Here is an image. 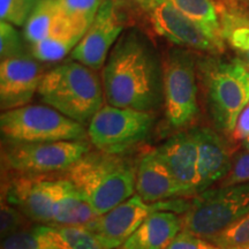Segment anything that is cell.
I'll list each match as a JSON object with an SVG mask.
<instances>
[{
    "label": "cell",
    "mask_w": 249,
    "mask_h": 249,
    "mask_svg": "<svg viewBox=\"0 0 249 249\" xmlns=\"http://www.w3.org/2000/svg\"><path fill=\"white\" fill-rule=\"evenodd\" d=\"M102 83L108 105L151 112L164 101L163 64L139 30L121 34L103 67Z\"/></svg>",
    "instance_id": "cell-1"
},
{
    "label": "cell",
    "mask_w": 249,
    "mask_h": 249,
    "mask_svg": "<svg viewBox=\"0 0 249 249\" xmlns=\"http://www.w3.org/2000/svg\"><path fill=\"white\" fill-rule=\"evenodd\" d=\"M101 216L136 192V163L121 154L90 150L61 173Z\"/></svg>",
    "instance_id": "cell-2"
},
{
    "label": "cell",
    "mask_w": 249,
    "mask_h": 249,
    "mask_svg": "<svg viewBox=\"0 0 249 249\" xmlns=\"http://www.w3.org/2000/svg\"><path fill=\"white\" fill-rule=\"evenodd\" d=\"M37 93L44 104L86 127L105 99L96 71L75 60L46 71Z\"/></svg>",
    "instance_id": "cell-3"
},
{
    "label": "cell",
    "mask_w": 249,
    "mask_h": 249,
    "mask_svg": "<svg viewBox=\"0 0 249 249\" xmlns=\"http://www.w3.org/2000/svg\"><path fill=\"white\" fill-rule=\"evenodd\" d=\"M208 110L216 128L231 135L249 104V71L241 59L208 58L198 65Z\"/></svg>",
    "instance_id": "cell-4"
},
{
    "label": "cell",
    "mask_w": 249,
    "mask_h": 249,
    "mask_svg": "<svg viewBox=\"0 0 249 249\" xmlns=\"http://www.w3.org/2000/svg\"><path fill=\"white\" fill-rule=\"evenodd\" d=\"M249 213V182L209 188L191 197L182 231L210 240Z\"/></svg>",
    "instance_id": "cell-5"
},
{
    "label": "cell",
    "mask_w": 249,
    "mask_h": 249,
    "mask_svg": "<svg viewBox=\"0 0 249 249\" xmlns=\"http://www.w3.org/2000/svg\"><path fill=\"white\" fill-rule=\"evenodd\" d=\"M0 132L6 142L12 143L82 141L89 139L86 126L46 104H28L4 111L0 116Z\"/></svg>",
    "instance_id": "cell-6"
},
{
    "label": "cell",
    "mask_w": 249,
    "mask_h": 249,
    "mask_svg": "<svg viewBox=\"0 0 249 249\" xmlns=\"http://www.w3.org/2000/svg\"><path fill=\"white\" fill-rule=\"evenodd\" d=\"M88 140L45 143L6 142L1 151L5 173L22 176H51L71 169L91 150Z\"/></svg>",
    "instance_id": "cell-7"
},
{
    "label": "cell",
    "mask_w": 249,
    "mask_h": 249,
    "mask_svg": "<svg viewBox=\"0 0 249 249\" xmlns=\"http://www.w3.org/2000/svg\"><path fill=\"white\" fill-rule=\"evenodd\" d=\"M154 123L152 112L107 104L93 116L87 128L89 141L97 150L123 155L148 138Z\"/></svg>",
    "instance_id": "cell-8"
},
{
    "label": "cell",
    "mask_w": 249,
    "mask_h": 249,
    "mask_svg": "<svg viewBox=\"0 0 249 249\" xmlns=\"http://www.w3.org/2000/svg\"><path fill=\"white\" fill-rule=\"evenodd\" d=\"M165 116L174 128L191 124L198 113L195 60L191 52L173 49L163 62Z\"/></svg>",
    "instance_id": "cell-9"
},
{
    "label": "cell",
    "mask_w": 249,
    "mask_h": 249,
    "mask_svg": "<svg viewBox=\"0 0 249 249\" xmlns=\"http://www.w3.org/2000/svg\"><path fill=\"white\" fill-rule=\"evenodd\" d=\"M1 200L18 208L35 224L51 225L54 205L66 187L60 174L22 176L5 173Z\"/></svg>",
    "instance_id": "cell-10"
},
{
    "label": "cell",
    "mask_w": 249,
    "mask_h": 249,
    "mask_svg": "<svg viewBox=\"0 0 249 249\" xmlns=\"http://www.w3.org/2000/svg\"><path fill=\"white\" fill-rule=\"evenodd\" d=\"M145 8L150 12L156 33L174 44L210 53H219L225 49V44L214 39L203 27L178 11L170 2L158 1L147 5Z\"/></svg>",
    "instance_id": "cell-11"
},
{
    "label": "cell",
    "mask_w": 249,
    "mask_h": 249,
    "mask_svg": "<svg viewBox=\"0 0 249 249\" xmlns=\"http://www.w3.org/2000/svg\"><path fill=\"white\" fill-rule=\"evenodd\" d=\"M124 30L113 0H103L95 20L71 53V60L93 71L104 67L111 50Z\"/></svg>",
    "instance_id": "cell-12"
},
{
    "label": "cell",
    "mask_w": 249,
    "mask_h": 249,
    "mask_svg": "<svg viewBox=\"0 0 249 249\" xmlns=\"http://www.w3.org/2000/svg\"><path fill=\"white\" fill-rule=\"evenodd\" d=\"M45 75L33 55L8 58L0 64V108L8 111L29 104Z\"/></svg>",
    "instance_id": "cell-13"
},
{
    "label": "cell",
    "mask_w": 249,
    "mask_h": 249,
    "mask_svg": "<svg viewBox=\"0 0 249 249\" xmlns=\"http://www.w3.org/2000/svg\"><path fill=\"white\" fill-rule=\"evenodd\" d=\"M156 210H158L157 203L149 204L136 194L107 213L98 216L87 227L105 248L117 249L124 246L145 218Z\"/></svg>",
    "instance_id": "cell-14"
},
{
    "label": "cell",
    "mask_w": 249,
    "mask_h": 249,
    "mask_svg": "<svg viewBox=\"0 0 249 249\" xmlns=\"http://www.w3.org/2000/svg\"><path fill=\"white\" fill-rule=\"evenodd\" d=\"M187 198L197 195L198 148L194 129L179 132L156 148Z\"/></svg>",
    "instance_id": "cell-15"
},
{
    "label": "cell",
    "mask_w": 249,
    "mask_h": 249,
    "mask_svg": "<svg viewBox=\"0 0 249 249\" xmlns=\"http://www.w3.org/2000/svg\"><path fill=\"white\" fill-rule=\"evenodd\" d=\"M193 129L198 148V195L226 178L231 171L233 156L225 140L213 129L208 127Z\"/></svg>",
    "instance_id": "cell-16"
},
{
    "label": "cell",
    "mask_w": 249,
    "mask_h": 249,
    "mask_svg": "<svg viewBox=\"0 0 249 249\" xmlns=\"http://www.w3.org/2000/svg\"><path fill=\"white\" fill-rule=\"evenodd\" d=\"M136 194L149 204L185 197L156 149L143 154L136 163Z\"/></svg>",
    "instance_id": "cell-17"
},
{
    "label": "cell",
    "mask_w": 249,
    "mask_h": 249,
    "mask_svg": "<svg viewBox=\"0 0 249 249\" xmlns=\"http://www.w3.org/2000/svg\"><path fill=\"white\" fill-rule=\"evenodd\" d=\"M182 231L178 213L156 210L145 218L134 234L124 244L128 249H165Z\"/></svg>",
    "instance_id": "cell-18"
},
{
    "label": "cell",
    "mask_w": 249,
    "mask_h": 249,
    "mask_svg": "<svg viewBox=\"0 0 249 249\" xmlns=\"http://www.w3.org/2000/svg\"><path fill=\"white\" fill-rule=\"evenodd\" d=\"M97 217L89 202L67 179L65 191L54 205L51 225L87 226Z\"/></svg>",
    "instance_id": "cell-19"
},
{
    "label": "cell",
    "mask_w": 249,
    "mask_h": 249,
    "mask_svg": "<svg viewBox=\"0 0 249 249\" xmlns=\"http://www.w3.org/2000/svg\"><path fill=\"white\" fill-rule=\"evenodd\" d=\"M87 30L66 20L53 34L36 44L31 45L33 57L42 62L62 60L73 52Z\"/></svg>",
    "instance_id": "cell-20"
},
{
    "label": "cell",
    "mask_w": 249,
    "mask_h": 249,
    "mask_svg": "<svg viewBox=\"0 0 249 249\" xmlns=\"http://www.w3.org/2000/svg\"><path fill=\"white\" fill-rule=\"evenodd\" d=\"M66 21L58 0H39L23 27V38L30 45L36 44L53 34Z\"/></svg>",
    "instance_id": "cell-21"
},
{
    "label": "cell",
    "mask_w": 249,
    "mask_h": 249,
    "mask_svg": "<svg viewBox=\"0 0 249 249\" xmlns=\"http://www.w3.org/2000/svg\"><path fill=\"white\" fill-rule=\"evenodd\" d=\"M1 249H68L57 227L34 224L28 229L4 238Z\"/></svg>",
    "instance_id": "cell-22"
},
{
    "label": "cell",
    "mask_w": 249,
    "mask_h": 249,
    "mask_svg": "<svg viewBox=\"0 0 249 249\" xmlns=\"http://www.w3.org/2000/svg\"><path fill=\"white\" fill-rule=\"evenodd\" d=\"M158 1L170 2L178 11L203 27L214 39L225 44L220 27L219 13L213 0H143V4L147 6Z\"/></svg>",
    "instance_id": "cell-23"
},
{
    "label": "cell",
    "mask_w": 249,
    "mask_h": 249,
    "mask_svg": "<svg viewBox=\"0 0 249 249\" xmlns=\"http://www.w3.org/2000/svg\"><path fill=\"white\" fill-rule=\"evenodd\" d=\"M224 40H226L241 60L249 65V18L226 7L218 8Z\"/></svg>",
    "instance_id": "cell-24"
},
{
    "label": "cell",
    "mask_w": 249,
    "mask_h": 249,
    "mask_svg": "<svg viewBox=\"0 0 249 249\" xmlns=\"http://www.w3.org/2000/svg\"><path fill=\"white\" fill-rule=\"evenodd\" d=\"M102 2L103 0H58L65 18L85 30L91 26Z\"/></svg>",
    "instance_id": "cell-25"
},
{
    "label": "cell",
    "mask_w": 249,
    "mask_h": 249,
    "mask_svg": "<svg viewBox=\"0 0 249 249\" xmlns=\"http://www.w3.org/2000/svg\"><path fill=\"white\" fill-rule=\"evenodd\" d=\"M68 249H107L87 226H55Z\"/></svg>",
    "instance_id": "cell-26"
},
{
    "label": "cell",
    "mask_w": 249,
    "mask_h": 249,
    "mask_svg": "<svg viewBox=\"0 0 249 249\" xmlns=\"http://www.w3.org/2000/svg\"><path fill=\"white\" fill-rule=\"evenodd\" d=\"M209 241L220 249H239L249 245V213Z\"/></svg>",
    "instance_id": "cell-27"
},
{
    "label": "cell",
    "mask_w": 249,
    "mask_h": 249,
    "mask_svg": "<svg viewBox=\"0 0 249 249\" xmlns=\"http://www.w3.org/2000/svg\"><path fill=\"white\" fill-rule=\"evenodd\" d=\"M39 0H0V20L24 27Z\"/></svg>",
    "instance_id": "cell-28"
},
{
    "label": "cell",
    "mask_w": 249,
    "mask_h": 249,
    "mask_svg": "<svg viewBox=\"0 0 249 249\" xmlns=\"http://www.w3.org/2000/svg\"><path fill=\"white\" fill-rule=\"evenodd\" d=\"M33 223L23 213H21L18 208L1 200V209H0V233L1 239L14 234V233L28 229Z\"/></svg>",
    "instance_id": "cell-29"
},
{
    "label": "cell",
    "mask_w": 249,
    "mask_h": 249,
    "mask_svg": "<svg viewBox=\"0 0 249 249\" xmlns=\"http://www.w3.org/2000/svg\"><path fill=\"white\" fill-rule=\"evenodd\" d=\"M26 54L22 36L13 24L0 22V58L1 60L8 58L20 57Z\"/></svg>",
    "instance_id": "cell-30"
},
{
    "label": "cell",
    "mask_w": 249,
    "mask_h": 249,
    "mask_svg": "<svg viewBox=\"0 0 249 249\" xmlns=\"http://www.w3.org/2000/svg\"><path fill=\"white\" fill-rule=\"evenodd\" d=\"M249 182V151L244 150L233 157L230 173L220 181V186L239 185Z\"/></svg>",
    "instance_id": "cell-31"
},
{
    "label": "cell",
    "mask_w": 249,
    "mask_h": 249,
    "mask_svg": "<svg viewBox=\"0 0 249 249\" xmlns=\"http://www.w3.org/2000/svg\"><path fill=\"white\" fill-rule=\"evenodd\" d=\"M165 249H220L207 239L181 231Z\"/></svg>",
    "instance_id": "cell-32"
},
{
    "label": "cell",
    "mask_w": 249,
    "mask_h": 249,
    "mask_svg": "<svg viewBox=\"0 0 249 249\" xmlns=\"http://www.w3.org/2000/svg\"><path fill=\"white\" fill-rule=\"evenodd\" d=\"M231 136L235 141H244L249 138V104L242 110L239 116Z\"/></svg>",
    "instance_id": "cell-33"
},
{
    "label": "cell",
    "mask_w": 249,
    "mask_h": 249,
    "mask_svg": "<svg viewBox=\"0 0 249 249\" xmlns=\"http://www.w3.org/2000/svg\"><path fill=\"white\" fill-rule=\"evenodd\" d=\"M242 148H244V150L249 151V138L242 141Z\"/></svg>",
    "instance_id": "cell-34"
},
{
    "label": "cell",
    "mask_w": 249,
    "mask_h": 249,
    "mask_svg": "<svg viewBox=\"0 0 249 249\" xmlns=\"http://www.w3.org/2000/svg\"><path fill=\"white\" fill-rule=\"evenodd\" d=\"M239 249H249V245H248V246H245V247H241V248H239Z\"/></svg>",
    "instance_id": "cell-35"
},
{
    "label": "cell",
    "mask_w": 249,
    "mask_h": 249,
    "mask_svg": "<svg viewBox=\"0 0 249 249\" xmlns=\"http://www.w3.org/2000/svg\"><path fill=\"white\" fill-rule=\"evenodd\" d=\"M117 249H128V248H126V247H124V246H121V247H119V248H117Z\"/></svg>",
    "instance_id": "cell-36"
},
{
    "label": "cell",
    "mask_w": 249,
    "mask_h": 249,
    "mask_svg": "<svg viewBox=\"0 0 249 249\" xmlns=\"http://www.w3.org/2000/svg\"><path fill=\"white\" fill-rule=\"evenodd\" d=\"M246 66H247V68H248V71H249V65H248V64H246Z\"/></svg>",
    "instance_id": "cell-37"
}]
</instances>
